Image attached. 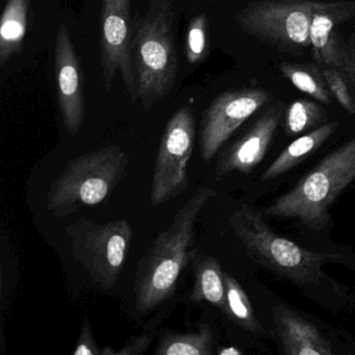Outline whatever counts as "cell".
Wrapping results in <instances>:
<instances>
[{
  "mask_svg": "<svg viewBox=\"0 0 355 355\" xmlns=\"http://www.w3.org/2000/svg\"><path fill=\"white\" fill-rule=\"evenodd\" d=\"M216 196L217 192L209 187L197 189L141 257L135 282L136 306L141 313L153 311L175 292L180 275L198 252L194 247L197 219Z\"/></svg>",
  "mask_w": 355,
  "mask_h": 355,
  "instance_id": "1",
  "label": "cell"
},
{
  "mask_svg": "<svg viewBox=\"0 0 355 355\" xmlns=\"http://www.w3.org/2000/svg\"><path fill=\"white\" fill-rule=\"evenodd\" d=\"M228 223L249 257L261 267L297 286H336L326 275L324 267L340 261V255L309 250L279 236L248 205L236 207Z\"/></svg>",
  "mask_w": 355,
  "mask_h": 355,
  "instance_id": "2",
  "label": "cell"
},
{
  "mask_svg": "<svg viewBox=\"0 0 355 355\" xmlns=\"http://www.w3.org/2000/svg\"><path fill=\"white\" fill-rule=\"evenodd\" d=\"M171 0H149L132 22V55L139 101L148 111L173 89L180 60L174 36Z\"/></svg>",
  "mask_w": 355,
  "mask_h": 355,
  "instance_id": "3",
  "label": "cell"
},
{
  "mask_svg": "<svg viewBox=\"0 0 355 355\" xmlns=\"http://www.w3.org/2000/svg\"><path fill=\"white\" fill-rule=\"evenodd\" d=\"M355 180V138L326 155L292 190L266 209L268 217L294 218L313 230L330 223V207Z\"/></svg>",
  "mask_w": 355,
  "mask_h": 355,
  "instance_id": "4",
  "label": "cell"
},
{
  "mask_svg": "<svg viewBox=\"0 0 355 355\" xmlns=\"http://www.w3.org/2000/svg\"><path fill=\"white\" fill-rule=\"evenodd\" d=\"M128 165V153L118 145L70 159L49 187L47 211L53 217L63 218L83 207L101 205L125 178Z\"/></svg>",
  "mask_w": 355,
  "mask_h": 355,
  "instance_id": "5",
  "label": "cell"
},
{
  "mask_svg": "<svg viewBox=\"0 0 355 355\" xmlns=\"http://www.w3.org/2000/svg\"><path fill=\"white\" fill-rule=\"evenodd\" d=\"M73 259L101 288L117 284L132 242V225L126 219L95 223L78 219L65 230Z\"/></svg>",
  "mask_w": 355,
  "mask_h": 355,
  "instance_id": "6",
  "label": "cell"
},
{
  "mask_svg": "<svg viewBox=\"0 0 355 355\" xmlns=\"http://www.w3.org/2000/svg\"><path fill=\"white\" fill-rule=\"evenodd\" d=\"M330 1L263 0L247 6L236 15L239 28L249 36L286 53H299L311 47L313 16Z\"/></svg>",
  "mask_w": 355,
  "mask_h": 355,
  "instance_id": "7",
  "label": "cell"
},
{
  "mask_svg": "<svg viewBox=\"0 0 355 355\" xmlns=\"http://www.w3.org/2000/svg\"><path fill=\"white\" fill-rule=\"evenodd\" d=\"M195 136L194 112L184 105L166 124L159 142L150 187L153 207L176 198L188 189V165L194 150Z\"/></svg>",
  "mask_w": 355,
  "mask_h": 355,
  "instance_id": "8",
  "label": "cell"
},
{
  "mask_svg": "<svg viewBox=\"0 0 355 355\" xmlns=\"http://www.w3.org/2000/svg\"><path fill=\"white\" fill-rule=\"evenodd\" d=\"M132 0H103L101 14V67L103 87L113 88L119 72L132 103L139 101V88L132 55Z\"/></svg>",
  "mask_w": 355,
  "mask_h": 355,
  "instance_id": "9",
  "label": "cell"
},
{
  "mask_svg": "<svg viewBox=\"0 0 355 355\" xmlns=\"http://www.w3.org/2000/svg\"><path fill=\"white\" fill-rule=\"evenodd\" d=\"M272 99L261 88L232 89L218 95L201 118L199 149L205 163L211 162L243 123Z\"/></svg>",
  "mask_w": 355,
  "mask_h": 355,
  "instance_id": "10",
  "label": "cell"
},
{
  "mask_svg": "<svg viewBox=\"0 0 355 355\" xmlns=\"http://www.w3.org/2000/svg\"><path fill=\"white\" fill-rule=\"evenodd\" d=\"M55 68L62 119L67 132L76 136L86 116L84 73L69 28L64 24L60 26L55 37Z\"/></svg>",
  "mask_w": 355,
  "mask_h": 355,
  "instance_id": "11",
  "label": "cell"
},
{
  "mask_svg": "<svg viewBox=\"0 0 355 355\" xmlns=\"http://www.w3.org/2000/svg\"><path fill=\"white\" fill-rule=\"evenodd\" d=\"M284 115V103H272L247 132L220 155L216 178H224L234 172L249 174L255 169L265 159Z\"/></svg>",
  "mask_w": 355,
  "mask_h": 355,
  "instance_id": "12",
  "label": "cell"
},
{
  "mask_svg": "<svg viewBox=\"0 0 355 355\" xmlns=\"http://www.w3.org/2000/svg\"><path fill=\"white\" fill-rule=\"evenodd\" d=\"M355 17V3L330 1L313 16L309 39L313 59L323 67L344 70L345 44L338 26Z\"/></svg>",
  "mask_w": 355,
  "mask_h": 355,
  "instance_id": "13",
  "label": "cell"
},
{
  "mask_svg": "<svg viewBox=\"0 0 355 355\" xmlns=\"http://www.w3.org/2000/svg\"><path fill=\"white\" fill-rule=\"evenodd\" d=\"M273 321L284 354L331 355L329 340L311 322L284 305L273 309Z\"/></svg>",
  "mask_w": 355,
  "mask_h": 355,
  "instance_id": "14",
  "label": "cell"
},
{
  "mask_svg": "<svg viewBox=\"0 0 355 355\" xmlns=\"http://www.w3.org/2000/svg\"><path fill=\"white\" fill-rule=\"evenodd\" d=\"M192 265L194 284L191 290V301L207 302L223 311L226 302L225 279L219 261L215 257L197 252Z\"/></svg>",
  "mask_w": 355,
  "mask_h": 355,
  "instance_id": "15",
  "label": "cell"
},
{
  "mask_svg": "<svg viewBox=\"0 0 355 355\" xmlns=\"http://www.w3.org/2000/svg\"><path fill=\"white\" fill-rule=\"evenodd\" d=\"M338 125L336 122L323 124L296 139L267 168L261 180L269 182L296 167L303 159L319 149L334 135Z\"/></svg>",
  "mask_w": 355,
  "mask_h": 355,
  "instance_id": "16",
  "label": "cell"
},
{
  "mask_svg": "<svg viewBox=\"0 0 355 355\" xmlns=\"http://www.w3.org/2000/svg\"><path fill=\"white\" fill-rule=\"evenodd\" d=\"M30 0H8L0 20V66L22 51L28 30Z\"/></svg>",
  "mask_w": 355,
  "mask_h": 355,
  "instance_id": "17",
  "label": "cell"
},
{
  "mask_svg": "<svg viewBox=\"0 0 355 355\" xmlns=\"http://www.w3.org/2000/svg\"><path fill=\"white\" fill-rule=\"evenodd\" d=\"M214 336L209 324H201L196 331L168 332L155 349L157 355H211Z\"/></svg>",
  "mask_w": 355,
  "mask_h": 355,
  "instance_id": "18",
  "label": "cell"
},
{
  "mask_svg": "<svg viewBox=\"0 0 355 355\" xmlns=\"http://www.w3.org/2000/svg\"><path fill=\"white\" fill-rule=\"evenodd\" d=\"M225 279L226 302L223 313L243 329L252 334H263V326L257 319V313L249 300L248 295L245 292L238 280L224 272Z\"/></svg>",
  "mask_w": 355,
  "mask_h": 355,
  "instance_id": "19",
  "label": "cell"
},
{
  "mask_svg": "<svg viewBox=\"0 0 355 355\" xmlns=\"http://www.w3.org/2000/svg\"><path fill=\"white\" fill-rule=\"evenodd\" d=\"M282 76L301 92L309 95L318 103L329 105L331 93L326 84L323 70L311 64L282 63L279 65Z\"/></svg>",
  "mask_w": 355,
  "mask_h": 355,
  "instance_id": "20",
  "label": "cell"
},
{
  "mask_svg": "<svg viewBox=\"0 0 355 355\" xmlns=\"http://www.w3.org/2000/svg\"><path fill=\"white\" fill-rule=\"evenodd\" d=\"M326 112L319 103L309 99H299L284 112V130L288 136H297L324 121Z\"/></svg>",
  "mask_w": 355,
  "mask_h": 355,
  "instance_id": "21",
  "label": "cell"
},
{
  "mask_svg": "<svg viewBox=\"0 0 355 355\" xmlns=\"http://www.w3.org/2000/svg\"><path fill=\"white\" fill-rule=\"evenodd\" d=\"M209 55V24L207 14H198L190 20L187 28L186 58L190 65H197Z\"/></svg>",
  "mask_w": 355,
  "mask_h": 355,
  "instance_id": "22",
  "label": "cell"
},
{
  "mask_svg": "<svg viewBox=\"0 0 355 355\" xmlns=\"http://www.w3.org/2000/svg\"><path fill=\"white\" fill-rule=\"evenodd\" d=\"M323 76L332 96L338 105L350 114H355L354 97L351 95L348 76L343 69L334 67H323Z\"/></svg>",
  "mask_w": 355,
  "mask_h": 355,
  "instance_id": "23",
  "label": "cell"
},
{
  "mask_svg": "<svg viewBox=\"0 0 355 355\" xmlns=\"http://www.w3.org/2000/svg\"><path fill=\"white\" fill-rule=\"evenodd\" d=\"M73 355H101V349L95 340L92 326L88 317L83 320L80 336L76 348L72 351Z\"/></svg>",
  "mask_w": 355,
  "mask_h": 355,
  "instance_id": "24",
  "label": "cell"
},
{
  "mask_svg": "<svg viewBox=\"0 0 355 355\" xmlns=\"http://www.w3.org/2000/svg\"><path fill=\"white\" fill-rule=\"evenodd\" d=\"M153 336L150 332L132 336L120 350L116 351V355H138L146 352L153 343Z\"/></svg>",
  "mask_w": 355,
  "mask_h": 355,
  "instance_id": "25",
  "label": "cell"
},
{
  "mask_svg": "<svg viewBox=\"0 0 355 355\" xmlns=\"http://www.w3.org/2000/svg\"><path fill=\"white\" fill-rule=\"evenodd\" d=\"M220 355H241L243 354L242 351L236 347H225V348L220 349Z\"/></svg>",
  "mask_w": 355,
  "mask_h": 355,
  "instance_id": "26",
  "label": "cell"
}]
</instances>
